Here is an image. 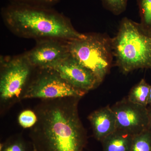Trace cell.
Returning a JSON list of instances; mask_svg holds the SVG:
<instances>
[{
  "label": "cell",
  "instance_id": "cell-1",
  "mask_svg": "<svg viewBox=\"0 0 151 151\" xmlns=\"http://www.w3.org/2000/svg\"><path fill=\"white\" fill-rule=\"evenodd\" d=\"M81 97L42 100L29 136L36 151H83L87 142L78 111Z\"/></svg>",
  "mask_w": 151,
  "mask_h": 151
},
{
  "label": "cell",
  "instance_id": "cell-2",
  "mask_svg": "<svg viewBox=\"0 0 151 151\" xmlns=\"http://www.w3.org/2000/svg\"><path fill=\"white\" fill-rule=\"evenodd\" d=\"M3 13L9 28L25 37L68 41L85 35L77 32L65 17L44 6L13 3Z\"/></svg>",
  "mask_w": 151,
  "mask_h": 151
},
{
  "label": "cell",
  "instance_id": "cell-3",
  "mask_svg": "<svg viewBox=\"0 0 151 151\" xmlns=\"http://www.w3.org/2000/svg\"><path fill=\"white\" fill-rule=\"evenodd\" d=\"M112 47L116 64L123 73L151 68V37L143 32L139 24L123 19L112 39Z\"/></svg>",
  "mask_w": 151,
  "mask_h": 151
},
{
  "label": "cell",
  "instance_id": "cell-4",
  "mask_svg": "<svg viewBox=\"0 0 151 151\" xmlns=\"http://www.w3.org/2000/svg\"><path fill=\"white\" fill-rule=\"evenodd\" d=\"M70 54L92 71L100 84L111 68L113 56L112 39L100 34L84 35L68 41Z\"/></svg>",
  "mask_w": 151,
  "mask_h": 151
},
{
  "label": "cell",
  "instance_id": "cell-5",
  "mask_svg": "<svg viewBox=\"0 0 151 151\" xmlns=\"http://www.w3.org/2000/svg\"><path fill=\"white\" fill-rule=\"evenodd\" d=\"M1 61V104L9 105L22 99L34 68L24 55Z\"/></svg>",
  "mask_w": 151,
  "mask_h": 151
},
{
  "label": "cell",
  "instance_id": "cell-6",
  "mask_svg": "<svg viewBox=\"0 0 151 151\" xmlns=\"http://www.w3.org/2000/svg\"><path fill=\"white\" fill-rule=\"evenodd\" d=\"M39 70L40 72L29 83L22 99L82 97L86 94L68 84L53 69Z\"/></svg>",
  "mask_w": 151,
  "mask_h": 151
},
{
  "label": "cell",
  "instance_id": "cell-7",
  "mask_svg": "<svg viewBox=\"0 0 151 151\" xmlns=\"http://www.w3.org/2000/svg\"><path fill=\"white\" fill-rule=\"evenodd\" d=\"M70 55L67 41L44 39L24 55L33 68L52 69Z\"/></svg>",
  "mask_w": 151,
  "mask_h": 151
},
{
  "label": "cell",
  "instance_id": "cell-8",
  "mask_svg": "<svg viewBox=\"0 0 151 151\" xmlns=\"http://www.w3.org/2000/svg\"><path fill=\"white\" fill-rule=\"evenodd\" d=\"M111 108L116 116L117 129L133 136L147 130V107L132 103L125 98Z\"/></svg>",
  "mask_w": 151,
  "mask_h": 151
},
{
  "label": "cell",
  "instance_id": "cell-9",
  "mask_svg": "<svg viewBox=\"0 0 151 151\" xmlns=\"http://www.w3.org/2000/svg\"><path fill=\"white\" fill-rule=\"evenodd\" d=\"M52 69L71 86L86 93L100 84L92 71L70 54Z\"/></svg>",
  "mask_w": 151,
  "mask_h": 151
},
{
  "label": "cell",
  "instance_id": "cell-10",
  "mask_svg": "<svg viewBox=\"0 0 151 151\" xmlns=\"http://www.w3.org/2000/svg\"><path fill=\"white\" fill-rule=\"evenodd\" d=\"M88 119L94 138L100 142L117 129L116 116L109 106L92 112Z\"/></svg>",
  "mask_w": 151,
  "mask_h": 151
},
{
  "label": "cell",
  "instance_id": "cell-11",
  "mask_svg": "<svg viewBox=\"0 0 151 151\" xmlns=\"http://www.w3.org/2000/svg\"><path fill=\"white\" fill-rule=\"evenodd\" d=\"M134 136L117 129L101 141L103 151H130Z\"/></svg>",
  "mask_w": 151,
  "mask_h": 151
},
{
  "label": "cell",
  "instance_id": "cell-12",
  "mask_svg": "<svg viewBox=\"0 0 151 151\" xmlns=\"http://www.w3.org/2000/svg\"><path fill=\"white\" fill-rule=\"evenodd\" d=\"M150 86L145 79H142L132 88L127 98L132 103L147 107Z\"/></svg>",
  "mask_w": 151,
  "mask_h": 151
},
{
  "label": "cell",
  "instance_id": "cell-13",
  "mask_svg": "<svg viewBox=\"0 0 151 151\" xmlns=\"http://www.w3.org/2000/svg\"><path fill=\"white\" fill-rule=\"evenodd\" d=\"M141 18L139 24L143 32L151 37V0H137Z\"/></svg>",
  "mask_w": 151,
  "mask_h": 151
},
{
  "label": "cell",
  "instance_id": "cell-14",
  "mask_svg": "<svg viewBox=\"0 0 151 151\" xmlns=\"http://www.w3.org/2000/svg\"><path fill=\"white\" fill-rule=\"evenodd\" d=\"M33 149L32 145H28L20 135L12 136L0 145V151H32Z\"/></svg>",
  "mask_w": 151,
  "mask_h": 151
},
{
  "label": "cell",
  "instance_id": "cell-15",
  "mask_svg": "<svg viewBox=\"0 0 151 151\" xmlns=\"http://www.w3.org/2000/svg\"><path fill=\"white\" fill-rule=\"evenodd\" d=\"M130 151H151V132L146 130L134 136Z\"/></svg>",
  "mask_w": 151,
  "mask_h": 151
},
{
  "label": "cell",
  "instance_id": "cell-16",
  "mask_svg": "<svg viewBox=\"0 0 151 151\" xmlns=\"http://www.w3.org/2000/svg\"><path fill=\"white\" fill-rule=\"evenodd\" d=\"M18 121L22 128H32L37 122V115L35 112L31 110H25L19 114Z\"/></svg>",
  "mask_w": 151,
  "mask_h": 151
},
{
  "label": "cell",
  "instance_id": "cell-17",
  "mask_svg": "<svg viewBox=\"0 0 151 151\" xmlns=\"http://www.w3.org/2000/svg\"><path fill=\"white\" fill-rule=\"evenodd\" d=\"M128 0H101L105 9L115 15L124 12L127 8Z\"/></svg>",
  "mask_w": 151,
  "mask_h": 151
},
{
  "label": "cell",
  "instance_id": "cell-18",
  "mask_svg": "<svg viewBox=\"0 0 151 151\" xmlns=\"http://www.w3.org/2000/svg\"><path fill=\"white\" fill-rule=\"evenodd\" d=\"M13 3H24L30 4L45 6V5L52 4L58 0H10Z\"/></svg>",
  "mask_w": 151,
  "mask_h": 151
},
{
  "label": "cell",
  "instance_id": "cell-19",
  "mask_svg": "<svg viewBox=\"0 0 151 151\" xmlns=\"http://www.w3.org/2000/svg\"><path fill=\"white\" fill-rule=\"evenodd\" d=\"M148 108V125L147 130L151 132V106L147 107Z\"/></svg>",
  "mask_w": 151,
  "mask_h": 151
},
{
  "label": "cell",
  "instance_id": "cell-20",
  "mask_svg": "<svg viewBox=\"0 0 151 151\" xmlns=\"http://www.w3.org/2000/svg\"><path fill=\"white\" fill-rule=\"evenodd\" d=\"M148 105H149V106H151V85H150V93H149Z\"/></svg>",
  "mask_w": 151,
  "mask_h": 151
},
{
  "label": "cell",
  "instance_id": "cell-21",
  "mask_svg": "<svg viewBox=\"0 0 151 151\" xmlns=\"http://www.w3.org/2000/svg\"><path fill=\"white\" fill-rule=\"evenodd\" d=\"M32 151H36L35 150L34 148V147H33V150H32Z\"/></svg>",
  "mask_w": 151,
  "mask_h": 151
}]
</instances>
